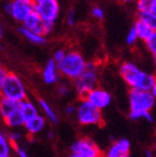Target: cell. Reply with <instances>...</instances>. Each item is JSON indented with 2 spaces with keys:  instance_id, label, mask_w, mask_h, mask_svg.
Returning a JSON list of instances; mask_svg holds the SVG:
<instances>
[{
  "instance_id": "6da1fadb",
  "label": "cell",
  "mask_w": 156,
  "mask_h": 157,
  "mask_svg": "<svg viewBox=\"0 0 156 157\" xmlns=\"http://www.w3.org/2000/svg\"><path fill=\"white\" fill-rule=\"evenodd\" d=\"M119 74L130 90L151 92L156 86V78L153 74L143 71L131 61H123L119 66Z\"/></svg>"
},
{
  "instance_id": "7a4b0ae2",
  "label": "cell",
  "mask_w": 156,
  "mask_h": 157,
  "mask_svg": "<svg viewBox=\"0 0 156 157\" xmlns=\"http://www.w3.org/2000/svg\"><path fill=\"white\" fill-rule=\"evenodd\" d=\"M155 105V97L151 92L130 90L129 92V118L131 120L138 121L144 119L147 122H153L154 118L151 113Z\"/></svg>"
},
{
  "instance_id": "3957f363",
  "label": "cell",
  "mask_w": 156,
  "mask_h": 157,
  "mask_svg": "<svg viewBox=\"0 0 156 157\" xmlns=\"http://www.w3.org/2000/svg\"><path fill=\"white\" fill-rule=\"evenodd\" d=\"M56 64L59 74L73 81L84 71L86 60L78 50H67L64 59Z\"/></svg>"
},
{
  "instance_id": "277c9868",
  "label": "cell",
  "mask_w": 156,
  "mask_h": 157,
  "mask_svg": "<svg viewBox=\"0 0 156 157\" xmlns=\"http://www.w3.org/2000/svg\"><path fill=\"white\" fill-rule=\"evenodd\" d=\"M98 83V67L94 61H86L84 71L79 78L73 80V88L76 95L81 98H84L85 95L97 86Z\"/></svg>"
},
{
  "instance_id": "5b68a950",
  "label": "cell",
  "mask_w": 156,
  "mask_h": 157,
  "mask_svg": "<svg viewBox=\"0 0 156 157\" xmlns=\"http://www.w3.org/2000/svg\"><path fill=\"white\" fill-rule=\"evenodd\" d=\"M0 96L17 103H20L27 98L26 86L22 81V78L18 74L8 72L5 78V83L0 91Z\"/></svg>"
},
{
  "instance_id": "8992f818",
  "label": "cell",
  "mask_w": 156,
  "mask_h": 157,
  "mask_svg": "<svg viewBox=\"0 0 156 157\" xmlns=\"http://www.w3.org/2000/svg\"><path fill=\"white\" fill-rule=\"evenodd\" d=\"M76 120L81 125H100L103 124L102 111L91 105L85 98H81L76 105Z\"/></svg>"
},
{
  "instance_id": "52a82bcc",
  "label": "cell",
  "mask_w": 156,
  "mask_h": 157,
  "mask_svg": "<svg viewBox=\"0 0 156 157\" xmlns=\"http://www.w3.org/2000/svg\"><path fill=\"white\" fill-rule=\"evenodd\" d=\"M35 3L33 0H12L5 3V11L15 20L22 23L32 12H34Z\"/></svg>"
},
{
  "instance_id": "ba28073f",
  "label": "cell",
  "mask_w": 156,
  "mask_h": 157,
  "mask_svg": "<svg viewBox=\"0 0 156 157\" xmlns=\"http://www.w3.org/2000/svg\"><path fill=\"white\" fill-rule=\"evenodd\" d=\"M34 12L44 22L55 24V21L59 17L60 6H59L58 0H43V1L35 3Z\"/></svg>"
},
{
  "instance_id": "9c48e42d",
  "label": "cell",
  "mask_w": 156,
  "mask_h": 157,
  "mask_svg": "<svg viewBox=\"0 0 156 157\" xmlns=\"http://www.w3.org/2000/svg\"><path fill=\"white\" fill-rule=\"evenodd\" d=\"M70 152L79 157H102V152L94 141L88 137H80L74 141Z\"/></svg>"
},
{
  "instance_id": "30bf717a",
  "label": "cell",
  "mask_w": 156,
  "mask_h": 157,
  "mask_svg": "<svg viewBox=\"0 0 156 157\" xmlns=\"http://www.w3.org/2000/svg\"><path fill=\"white\" fill-rule=\"evenodd\" d=\"M54 26L55 25L53 23L44 22L35 12L31 13L22 22V27L29 29V31H32L34 33H37L39 35H43V36L50 34L54 29Z\"/></svg>"
},
{
  "instance_id": "8fae6325",
  "label": "cell",
  "mask_w": 156,
  "mask_h": 157,
  "mask_svg": "<svg viewBox=\"0 0 156 157\" xmlns=\"http://www.w3.org/2000/svg\"><path fill=\"white\" fill-rule=\"evenodd\" d=\"M91 105H93L95 108L99 109L100 111L103 109L107 108L111 103V95L108 91H106L105 88L102 87H94L84 97Z\"/></svg>"
},
{
  "instance_id": "7c38bea8",
  "label": "cell",
  "mask_w": 156,
  "mask_h": 157,
  "mask_svg": "<svg viewBox=\"0 0 156 157\" xmlns=\"http://www.w3.org/2000/svg\"><path fill=\"white\" fill-rule=\"evenodd\" d=\"M130 152V142L127 139H118L114 141L107 150L102 153V157H122Z\"/></svg>"
},
{
  "instance_id": "4fadbf2b",
  "label": "cell",
  "mask_w": 156,
  "mask_h": 157,
  "mask_svg": "<svg viewBox=\"0 0 156 157\" xmlns=\"http://www.w3.org/2000/svg\"><path fill=\"white\" fill-rule=\"evenodd\" d=\"M23 127L25 129V132L29 136H34V135L41 133L45 129V127H46V120H45V117L37 113L34 117L25 120Z\"/></svg>"
},
{
  "instance_id": "5bb4252c",
  "label": "cell",
  "mask_w": 156,
  "mask_h": 157,
  "mask_svg": "<svg viewBox=\"0 0 156 157\" xmlns=\"http://www.w3.org/2000/svg\"><path fill=\"white\" fill-rule=\"evenodd\" d=\"M41 78L43 81L48 85L56 84L59 80V72L57 69L56 62L53 59H49L41 70Z\"/></svg>"
},
{
  "instance_id": "9a60e30c",
  "label": "cell",
  "mask_w": 156,
  "mask_h": 157,
  "mask_svg": "<svg viewBox=\"0 0 156 157\" xmlns=\"http://www.w3.org/2000/svg\"><path fill=\"white\" fill-rule=\"evenodd\" d=\"M19 111L21 113V115L23 116L25 120L34 117L38 113L36 105L32 101H29V98H25V99L19 103Z\"/></svg>"
},
{
  "instance_id": "2e32d148",
  "label": "cell",
  "mask_w": 156,
  "mask_h": 157,
  "mask_svg": "<svg viewBox=\"0 0 156 157\" xmlns=\"http://www.w3.org/2000/svg\"><path fill=\"white\" fill-rule=\"evenodd\" d=\"M19 109V103L13 101H10L8 98H0V116L2 119H6L8 116Z\"/></svg>"
},
{
  "instance_id": "e0dca14e",
  "label": "cell",
  "mask_w": 156,
  "mask_h": 157,
  "mask_svg": "<svg viewBox=\"0 0 156 157\" xmlns=\"http://www.w3.org/2000/svg\"><path fill=\"white\" fill-rule=\"evenodd\" d=\"M133 29L135 31V34H137L138 36V39H142V40H145V39H147L150 36H151L153 33H155L156 31H154V29H152L150 26H147L145 23H143L142 21H140V20H135V22H134L133 24Z\"/></svg>"
},
{
  "instance_id": "ac0fdd59",
  "label": "cell",
  "mask_w": 156,
  "mask_h": 157,
  "mask_svg": "<svg viewBox=\"0 0 156 157\" xmlns=\"http://www.w3.org/2000/svg\"><path fill=\"white\" fill-rule=\"evenodd\" d=\"M6 125L10 129H18L20 127H23L25 122V119L23 118V116L21 115V113L18 109L17 111L12 113L10 116H8L6 119H3Z\"/></svg>"
},
{
  "instance_id": "d6986e66",
  "label": "cell",
  "mask_w": 156,
  "mask_h": 157,
  "mask_svg": "<svg viewBox=\"0 0 156 157\" xmlns=\"http://www.w3.org/2000/svg\"><path fill=\"white\" fill-rule=\"evenodd\" d=\"M38 106L41 109V111L44 113L45 117H46L51 123L58 122V120H59L58 115L55 113V110L51 108V106L49 105L48 101H47L46 99H44V98H39L38 99Z\"/></svg>"
},
{
  "instance_id": "ffe728a7",
  "label": "cell",
  "mask_w": 156,
  "mask_h": 157,
  "mask_svg": "<svg viewBox=\"0 0 156 157\" xmlns=\"http://www.w3.org/2000/svg\"><path fill=\"white\" fill-rule=\"evenodd\" d=\"M19 32L21 33L24 38H26L29 43L35 45H44L46 43V37L43 36V35H39L37 33H34L32 31H29V29H24V27H19Z\"/></svg>"
},
{
  "instance_id": "44dd1931",
  "label": "cell",
  "mask_w": 156,
  "mask_h": 157,
  "mask_svg": "<svg viewBox=\"0 0 156 157\" xmlns=\"http://www.w3.org/2000/svg\"><path fill=\"white\" fill-rule=\"evenodd\" d=\"M12 144L9 142L7 135L0 130V157H13Z\"/></svg>"
},
{
  "instance_id": "7402d4cb",
  "label": "cell",
  "mask_w": 156,
  "mask_h": 157,
  "mask_svg": "<svg viewBox=\"0 0 156 157\" xmlns=\"http://www.w3.org/2000/svg\"><path fill=\"white\" fill-rule=\"evenodd\" d=\"M138 12L156 13V0H135Z\"/></svg>"
},
{
  "instance_id": "603a6c76",
  "label": "cell",
  "mask_w": 156,
  "mask_h": 157,
  "mask_svg": "<svg viewBox=\"0 0 156 157\" xmlns=\"http://www.w3.org/2000/svg\"><path fill=\"white\" fill-rule=\"evenodd\" d=\"M138 20L156 31V13L152 12H138Z\"/></svg>"
},
{
  "instance_id": "cb8c5ba5",
  "label": "cell",
  "mask_w": 156,
  "mask_h": 157,
  "mask_svg": "<svg viewBox=\"0 0 156 157\" xmlns=\"http://www.w3.org/2000/svg\"><path fill=\"white\" fill-rule=\"evenodd\" d=\"M144 44H145V47H146L147 50L155 57V55H156V32L153 33L147 39H145V40H144Z\"/></svg>"
},
{
  "instance_id": "d4e9b609",
  "label": "cell",
  "mask_w": 156,
  "mask_h": 157,
  "mask_svg": "<svg viewBox=\"0 0 156 157\" xmlns=\"http://www.w3.org/2000/svg\"><path fill=\"white\" fill-rule=\"evenodd\" d=\"M8 140H9V142L11 143V144H19L20 141L22 140L23 137V133L21 132V131L19 130H15V129H13L11 132L9 133V134L7 135Z\"/></svg>"
},
{
  "instance_id": "484cf974",
  "label": "cell",
  "mask_w": 156,
  "mask_h": 157,
  "mask_svg": "<svg viewBox=\"0 0 156 157\" xmlns=\"http://www.w3.org/2000/svg\"><path fill=\"white\" fill-rule=\"evenodd\" d=\"M137 40H138V36H137V34H135V31L133 29V27H131V29L128 31L127 36H126V43H127V45H129V46H132V45H134L137 43Z\"/></svg>"
},
{
  "instance_id": "4316f807",
  "label": "cell",
  "mask_w": 156,
  "mask_h": 157,
  "mask_svg": "<svg viewBox=\"0 0 156 157\" xmlns=\"http://www.w3.org/2000/svg\"><path fill=\"white\" fill-rule=\"evenodd\" d=\"M71 92V88H70V85L67 83H60L58 85V87H57V93H58V95L62 96V97H66V96H68L69 94H70Z\"/></svg>"
},
{
  "instance_id": "83f0119b",
  "label": "cell",
  "mask_w": 156,
  "mask_h": 157,
  "mask_svg": "<svg viewBox=\"0 0 156 157\" xmlns=\"http://www.w3.org/2000/svg\"><path fill=\"white\" fill-rule=\"evenodd\" d=\"M91 14H92V17L96 20H103L104 17H105L104 10H103L100 7H98V6H95V7L92 8V10H91Z\"/></svg>"
},
{
  "instance_id": "f1b7e54d",
  "label": "cell",
  "mask_w": 156,
  "mask_h": 157,
  "mask_svg": "<svg viewBox=\"0 0 156 157\" xmlns=\"http://www.w3.org/2000/svg\"><path fill=\"white\" fill-rule=\"evenodd\" d=\"M12 150L18 157H29V154H27L26 150H25L23 146H21L20 144H13Z\"/></svg>"
},
{
  "instance_id": "f546056e",
  "label": "cell",
  "mask_w": 156,
  "mask_h": 157,
  "mask_svg": "<svg viewBox=\"0 0 156 157\" xmlns=\"http://www.w3.org/2000/svg\"><path fill=\"white\" fill-rule=\"evenodd\" d=\"M66 52H67V50L66 49H64V48H59V49H57L56 52H54V56H53V60H54L56 63H58L59 61H61L62 59H64V57L66 56Z\"/></svg>"
},
{
  "instance_id": "4dcf8cb0",
  "label": "cell",
  "mask_w": 156,
  "mask_h": 157,
  "mask_svg": "<svg viewBox=\"0 0 156 157\" xmlns=\"http://www.w3.org/2000/svg\"><path fill=\"white\" fill-rule=\"evenodd\" d=\"M67 24L69 26H72V25L76 24V11L74 10H70L67 15Z\"/></svg>"
},
{
  "instance_id": "1f68e13d",
  "label": "cell",
  "mask_w": 156,
  "mask_h": 157,
  "mask_svg": "<svg viewBox=\"0 0 156 157\" xmlns=\"http://www.w3.org/2000/svg\"><path fill=\"white\" fill-rule=\"evenodd\" d=\"M64 113L67 115H73L76 113V105H68L64 108Z\"/></svg>"
},
{
  "instance_id": "d6a6232c",
  "label": "cell",
  "mask_w": 156,
  "mask_h": 157,
  "mask_svg": "<svg viewBox=\"0 0 156 157\" xmlns=\"http://www.w3.org/2000/svg\"><path fill=\"white\" fill-rule=\"evenodd\" d=\"M8 71H6L5 69H3L2 71L0 72V91H1V87H2L3 83H5V78H6V75H7Z\"/></svg>"
},
{
  "instance_id": "836d02e7",
  "label": "cell",
  "mask_w": 156,
  "mask_h": 157,
  "mask_svg": "<svg viewBox=\"0 0 156 157\" xmlns=\"http://www.w3.org/2000/svg\"><path fill=\"white\" fill-rule=\"evenodd\" d=\"M145 157H154V153L152 150H146L145 151Z\"/></svg>"
},
{
  "instance_id": "e575fe53",
  "label": "cell",
  "mask_w": 156,
  "mask_h": 157,
  "mask_svg": "<svg viewBox=\"0 0 156 157\" xmlns=\"http://www.w3.org/2000/svg\"><path fill=\"white\" fill-rule=\"evenodd\" d=\"M2 35H3V27L1 25V23H0V38L2 37Z\"/></svg>"
},
{
  "instance_id": "d590c367",
  "label": "cell",
  "mask_w": 156,
  "mask_h": 157,
  "mask_svg": "<svg viewBox=\"0 0 156 157\" xmlns=\"http://www.w3.org/2000/svg\"><path fill=\"white\" fill-rule=\"evenodd\" d=\"M121 1L124 3H132V2H134L135 0H121Z\"/></svg>"
},
{
  "instance_id": "8d00e7d4",
  "label": "cell",
  "mask_w": 156,
  "mask_h": 157,
  "mask_svg": "<svg viewBox=\"0 0 156 157\" xmlns=\"http://www.w3.org/2000/svg\"><path fill=\"white\" fill-rule=\"evenodd\" d=\"M68 157H79V156H76V155H74V154H72V153H70Z\"/></svg>"
},
{
  "instance_id": "74e56055",
  "label": "cell",
  "mask_w": 156,
  "mask_h": 157,
  "mask_svg": "<svg viewBox=\"0 0 156 157\" xmlns=\"http://www.w3.org/2000/svg\"><path fill=\"white\" fill-rule=\"evenodd\" d=\"M39 1H43V0H33V2L34 3H37V2H39Z\"/></svg>"
},
{
  "instance_id": "f35d334b",
  "label": "cell",
  "mask_w": 156,
  "mask_h": 157,
  "mask_svg": "<svg viewBox=\"0 0 156 157\" xmlns=\"http://www.w3.org/2000/svg\"><path fill=\"white\" fill-rule=\"evenodd\" d=\"M2 70H3V68H2V64H1V63H0V72H1V71H2Z\"/></svg>"
},
{
  "instance_id": "ab89813d",
  "label": "cell",
  "mask_w": 156,
  "mask_h": 157,
  "mask_svg": "<svg viewBox=\"0 0 156 157\" xmlns=\"http://www.w3.org/2000/svg\"><path fill=\"white\" fill-rule=\"evenodd\" d=\"M51 136H53V133H51V132H48V137H51Z\"/></svg>"
},
{
  "instance_id": "60d3db41",
  "label": "cell",
  "mask_w": 156,
  "mask_h": 157,
  "mask_svg": "<svg viewBox=\"0 0 156 157\" xmlns=\"http://www.w3.org/2000/svg\"><path fill=\"white\" fill-rule=\"evenodd\" d=\"M122 157H130V156H129V154H128V155H124V156H122Z\"/></svg>"
}]
</instances>
